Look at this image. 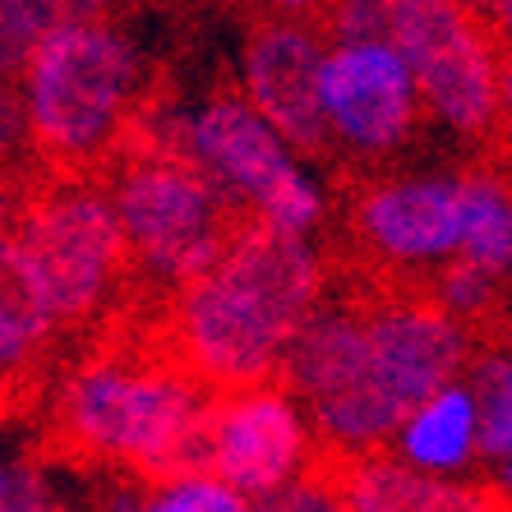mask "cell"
<instances>
[{"mask_svg":"<svg viewBox=\"0 0 512 512\" xmlns=\"http://www.w3.org/2000/svg\"><path fill=\"white\" fill-rule=\"evenodd\" d=\"M323 300L328 273L314 240L240 222L213 273L171 296L167 351L213 397L277 383Z\"/></svg>","mask_w":512,"mask_h":512,"instance_id":"cell-1","label":"cell"},{"mask_svg":"<svg viewBox=\"0 0 512 512\" xmlns=\"http://www.w3.org/2000/svg\"><path fill=\"white\" fill-rule=\"evenodd\" d=\"M213 393L171 351L102 346L56 393V434L74 457L130 480H162L199 466Z\"/></svg>","mask_w":512,"mask_h":512,"instance_id":"cell-2","label":"cell"},{"mask_svg":"<svg viewBox=\"0 0 512 512\" xmlns=\"http://www.w3.org/2000/svg\"><path fill=\"white\" fill-rule=\"evenodd\" d=\"M33 153L56 176L111 167L143 116V51L97 5H70L19 79Z\"/></svg>","mask_w":512,"mask_h":512,"instance_id":"cell-3","label":"cell"},{"mask_svg":"<svg viewBox=\"0 0 512 512\" xmlns=\"http://www.w3.org/2000/svg\"><path fill=\"white\" fill-rule=\"evenodd\" d=\"M130 148H153L199 167L240 222L310 240L328 222V194L305 157L236 93L217 88L199 102H148Z\"/></svg>","mask_w":512,"mask_h":512,"instance_id":"cell-4","label":"cell"},{"mask_svg":"<svg viewBox=\"0 0 512 512\" xmlns=\"http://www.w3.org/2000/svg\"><path fill=\"white\" fill-rule=\"evenodd\" d=\"M471 356V328L448 319L429 296H388L365 305L356 374L333 402L310 411L328 462L388 453L406 411H416L448 383H462Z\"/></svg>","mask_w":512,"mask_h":512,"instance_id":"cell-5","label":"cell"},{"mask_svg":"<svg viewBox=\"0 0 512 512\" xmlns=\"http://www.w3.org/2000/svg\"><path fill=\"white\" fill-rule=\"evenodd\" d=\"M107 194L125 231L130 277L171 296L213 273L240 227L236 208L199 167L153 148H125L107 171Z\"/></svg>","mask_w":512,"mask_h":512,"instance_id":"cell-6","label":"cell"},{"mask_svg":"<svg viewBox=\"0 0 512 512\" xmlns=\"http://www.w3.org/2000/svg\"><path fill=\"white\" fill-rule=\"evenodd\" d=\"M10 236L60 328H79L111 310L130 277V250L107 180L51 176L24 199Z\"/></svg>","mask_w":512,"mask_h":512,"instance_id":"cell-7","label":"cell"},{"mask_svg":"<svg viewBox=\"0 0 512 512\" xmlns=\"http://www.w3.org/2000/svg\"><path fill=\"white\" fill-rule=\"evenodd\" d=\"M388 42L416 74L429 120L462 139L499 130L503 47L485 14L453 0H388Z\"/></svg>","mask_w":512,"mask_h":512,"instance_id":"cell-8","label":"cell"},{"mask_svg":"<svg viewBox=\"0 0 512 512\" xmlns=\"http://www.w3.org/2000/svg\"><path fill=\"white\" fill-rule=\"evenodd\" d=\"M319 453V434L300 397L277 379L213 397L199 443V466L227 480L236 494H245L259 508L319 476L314 471Z\"/></svg>","mask_w":512,"mask_h":512,"instance_id":"cell-9","label":"cell"},{"mask_svg":"<svg viewBox=\"0 0 512 512\" xmlns=\"http://www.w3.org/2000/svg\"><path fill=\"white\" fill-rule=\"evenodd\" d=\"M319 102L328 148H342L356 162H383L402 153L425 116L416 74L388 37L328 42Z\"/></svg>","mask_w":512,"mask_h":512,"instance_id":"cell-10","label":"cell"},{"mask_svg":"<svg viewBox=\"0 0 512 512\" xmlns=\"http://www.w3.org/2000/svg\"><path fill=\"white\" fill-rule=\"evenodd\" d=\"M360 250L393 273H439L462 250V176L416 171L374 180L351 203Z\"/></svg>","mask_w":512,"mask_h":512,"instance_id":"cell-11","label":"cell"},{"mask_svg":"<svg viewBox=\"0 0 512 512\" xmlns=\"http://www.w3.org/2000/svg\"><path fill=\"white\" fill-rule=\"evenodd\" d=\"M328 37L305 19H259L236 56V93L282 134L300 157L328 153L319 79Z\"/></svg>","mask_w":512,"mask_h":512,"instance_id":"cell-12","label":"cell"},{"mask_svg":"<svg viewBox=\"0 0 512 512\" xmlns=\"http://www.w3.org/2000/svg\"><path fill=\"white\" fill-rule=\"evenodd\" d=\"M323 476L333 480L351 512H512V503H503L494 485L420 476L406 471L393 453L342 457L328 462Z\"/></svg>","mask_w":512,"mask_h":512,"instance_id":"cell-13","label":"cell"},{"mask_svg":"<svg viewBox=\"0 0 512 512\" xmlns=\"http://www.w3.org/2000/svg\"><path fill=\"white\" fill-rule=\"evenodd\" d=\"M388 453L406 471H420L434 480H462V471L480 462V416L466 379L448 383L443 393L425 397L416 411H406Z\"/></svg>","mask_w":512,"mask_h":512,"instance_id":"cell-14","label":"cell"},{"mask_svg":"<svg viewBox=\"0 0 512 512\" xmlns=\"http://www.w3.org/2000/svg\"><path fill=\"white\" fill-rule=\"evenodd\" d=\"M60 323L47 296L37 291L14 236L0 240V383L28 379L33 365L56 342Z\"/></svg>","mask_w":512,"mask_h":512,"instance_id":"cell-15","label":"cell"},{"mask_svg":"<svg viewBox=\"0 0 512 512\" xmlns=\"http://www.w3.org/2000/svg\"><path fill=\"white\" fill-rule=\"evenodd\" d=\"M457 259L489 273L512 277V185L499 171H462V250Z\"/></svg>","mask_w":512,"mask_h":512,"instance_id":"cell-16","label":"cell"},{"mask_svg":"<svg viewBox=\"0 0 512 512\" xmlns=\"http://www.w3.org/2000/svg\"><path fill=\"white\" fill-rule=\"evenodd\" d=\"M466 388L476 397L480 416V457L485 462H508L512 457V342L476 346Z\"/></svg>","mask_w":512,"mask_h":512,"instance_id":"cell-17","label":"cell"},{"mask_svg":"<svg viewBox=\"0 0 512 512\" xmlns=\"http://www.w3.org/2000/svg\"><path fill=\"white\" fill-rule=\"evenodd\" d=\"M65 10L70 5H51V0H0V79L5 84L24 79L37 47L65 19Z\"/></svg>","mask_w":512,"mask_h":512,"instance_id":"cell-18","label":"cell"},{"mask_svg":"<svg viewBox=\"0 0 512 512\" xmlns=\"http://www.w3.org/2000/svg\"><path fill=\"white\" fill-rule=\"evenodd\" d=\"M143 512H254V503L236 494L227 480H217L213 471L190 466L176 476L148 480L143 485Z\"/></svg>","mask_w":512,"mask_h":512,"instance_id":"cell-19","label":"cell"},{"mask_svg":"<svg viewBox=\"0 0 512 512\" xmlns=\"http://www.w3.org/2000/svg\"><path fill=\"white\" fill-rule=\"evenodd\" d=\"M499 286L503 282H494L489 273H480V268H471V263L453 259L448 268H439V273L429 277V300H434L448 319H457L462 328H471L476 319H485V314L494 310Z\"/></svg>","mask_w":512,"mask_h":512,"instance_id":"cell-20","label":"cell"},{"mask_svg":"<svg viewBox=\"0 0 512 512\" xmlns=\"http://www.w3.org/2000/svg\"><path fill=\"white\" fill-rule=\"evenodd\" d=\"M28 157H37V153H33V130H28L24 93H19V84L0 79V176L19 171Z\"/></svg>","mask_w":512,"mask_h":512,"instance_id":"cell-21","label":"cell"},{"mask_svg":"<svg viewBox=\"0 0 512 512\" xmlns=\"http://www.w3.org/2000/svg\"><path fill=\"white\" fill-rule=\"evenodd\" d=\"M47 499H51V489H47L42 466L28 462V457L0 453V512H24V508H37V503H47Z\"/></svg>","mask_w":512,"mask_h":512,"instance_id":"cell-22","label":"cell"},{"mask_svg":"<svg viewBox=\"0 0 512 512\" xmlns=\"http://www.w3.org/2000/svg\"><path fill=\"white\" fill-rule=\"evenodd\" d=\"M388 37V0H346L328 14V42H374Z\"/></svg>","mask_w":512,"mask_h":512,"instance_id":"cell-23","label":"cell"},{"mask_svg":"<svg viewBox=\"0 0 512 512\" xmlns=\"http://www.w3.org/2000/svg\"><path fill=\"white\" fill-rule=\"evenodd\" d=\"M254 512H351V508L342 503V494L333 489V480H328V476H314V480H305V485L277 494V499L259 503Z\"/></svg>","mask_w":512,"mask_h":512,"instance_id":"cell-24","label":"cell"},{"mask_svg":"<svg viewBox=\"0 0 512 512\" xmlns=\"http://www.w3.org/2000/svg\"><path fill=\"white\" fill-rule=\"evenodd\" d=\"M19 208H24V194H19V185H14L10 176H0V240L14 231V222H19Z\"/></svg>","mask_w":512,"mask_h":512,"instance_id":"cell-25","label":"cell"},{"mask_svg":"<svg viewBox=\"0 0 512 512\" xmlns=\"http://www.w3.org/2000/svg\"><path fill=\"white\" fill-rule=\"evenodd\" d=\"M499 130L512 143V51H503V79H499Z\"/></svg>","mask_w":512,"mask_h":512,"instance_id":"cell-26","label":"cell"},{"mask_svg":"<svg viewBox=\"0 0 512 512\" xmlns=\"http://www.w3.org/2000/svg\"><path fill=\"white\" fill-rule=\"evenodd\" d=\"M485 24L494 28L499 47L512 51V0H499V5H489V10H485Z\"/></svg>","mask_w":512,"mask_h":512,"instance_id":"cell-27","label":"cell"},{"mask_svg":"<svg viewBox=\"0 0 512 512\" xmlns=\"http://www.w3.org/2000/svg\"><path fill=\"white\" fill-rule=\"evenodd\" d=\"M494 494H499L503 503H512V457L494 466Z\"/></svg>","mask_w":512,"mask_h":512,"instance_id":"cell-28","label":"cell"},{"mask_svg":"<svg viewBox=\"0 0 512 512\" xmlns=\"http://www.w3.org/2000/svg\"><path fill=\"white\" fill-rule=\"evenodd\" d=\"M24 512H65V508H60L56 499H47V503H37V508H24Z\"/></svg>","mask_w":512,"mask_h":512,"instance_id":"cell-29","label":"cell"}]
</instances>
